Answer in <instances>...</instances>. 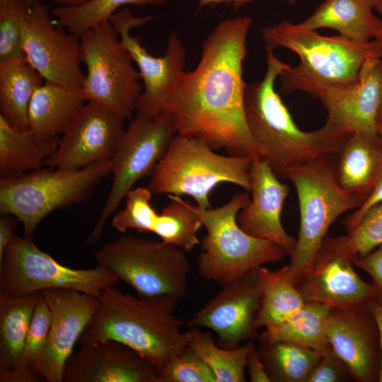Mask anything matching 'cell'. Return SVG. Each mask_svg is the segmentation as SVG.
<instances>
[{
    "label": "cell",
    "mask_w": 382,
    "mask_h": 382,
    "mask_svg": "<svg viewBox=\"0 0 382 382\" xmlns=\"http://www.w3.org/2000/svg\"><path fill=\"white\" fill-rule=\"evenodd\" d=\"M376 39H378L381 42V43L382 45V28H381V33H380L379 36ZM380 125H382V107H381L380 114H379V116H378V126Z\"/></svg>",
    "instance_id": "f907efd6"
},
{
    "label": "cell",
    "mask_w": 382,
    "mask_h": 382,
    "mask_svg": "<svg viewBox=\"0 0 382 382\" xmlns=\"http://www.w3.org/2000/svg\"><path fill=\"white\" fill-rule=\"evenodd\" d=\"M262 279L260 267L223 285V289L187 322L189 328L214 331L220 346L235 349L258 336L255 321L261 305Z\"/></svg>",
    "instance_id": "9a60e30c"
},
{
    "label": "cell",
    "mask_w": 382,
    "mask_h": 382,
    "mask_svg": "<svg viewBox=\"0 0 382 382\" xmlns=\"http://www.w3.org/2000/svg\"><path fill=\"white\" fill-rule=\"evenodd\" d=\"M246 367H248L250 381L270 382L272 381L265 366L255 347L250 352Z\"/></svg>",
    "instance_id": "7bdbcfd3"
},
{
    "label": "cell",
    "mask_w": 382,
    "mask_h": 382,
    "mask_svg": "<svg viewBox=\"0 0 382 382\" xmlns=\"http://www.w3.org/2000/svg\"><path fill=\"white\" fill-rule=\"evenodd\" d=\"M61 6L78 7L89 3L92 0H51Z\"/></svg>",
    "instance_id": "c3c4849f"
},
{
    "label": "cell",
    "mask_w": 382,
    "mask_h": 382,
    "mask_svg": "<svg viewBox=\"0 0 382 382\" xmlns=\"http://www.w3.org/2000/svg\"><path fill=\"white\" fill-rule=\"evenodd\" d=\"M329 156L286 170L283 178L295 187L300 225L294 253L285 266L296 285L311 270L331 224L344 212L359 208V195L343 189L337 182Z\"/></svg>",
    "instance_id": "5b68a950"
},
{
    "label": "cell",
    "mask_w": 382,
    "mask_h": 382,
    "mask_svg": "<svg viewBox=\"0 0 382 382\" xmlns=\"http://www.w3.org/2000/svg\"><path fill=\"white\" fill-rule=\"evenodd\" d=\"M258 352L272 381L306 382L321 354L284 341H269L261 337Z\"/></svg>",
    "instance_id": "1f68e13d"
},
{
    "label": "cell",
    "mask_w": 382,
    "mask_h": 382,
    "mask_svg": "<svg viewBox=\"0 0 382 382\" xmlns=\"http://www.w3.org/2000/svg\"><path fill=\"white\" fill-rule=\"evenodd\" d=\"M41 379L35 371L19 367L0 373V382H37Z\"/></svg>",
    "instance_id": "f6af8a7d"
},
{
    "label": "cell",
    "mask_w": 382,
    "mask_h": 382,
    "mask_svg": "<svg viewBox=\"0 0 382 382\" xmlns=\"http://www.w3.org/2000/svg\"><path fill=\"white\" fill-rule=\"evenodd\" d=\"M321 102L327 122L342 132L378 138L382 107V59H367L358 79L349 84H315L305 91Z\"/></svg>",
    "instance_id": "4fadbf2b"
},
{
    "label": "cell",
    "mask_w": 382,
    "mask_h": 382,
    "mask_svg": "<svg viewBox=\"0 0 382 382\" xmlns=\"http://www.w3.org/2000/svg\"><path fill=\"white\" fill-rule=\"evenodd\" d=\"M368 305L376 320L379 332L381 347V371L378 382H382V305L379 304L375 300L371 301Z\"/></svg>",
    "instance_id": "bcb514c9"
},
{
    "label": "cell",
    "mask_w": 382,
    "mask_h": 382,
    "mask_svg": "<svg viewBox=\"0 0 382 382\" xmlns=\"http://www.w3.org/2000/svg\"><path fill=\"white\" fill-rule=\"evenodd\" d=\"M263 78L247 84L244 105L250 132L279 178L289 168L335 154L349 135L329 122L313 131L301 129L276 91L275 82L291 65L267 47Z\"/></svg>",
    "instance_id": "7a4b0ae2"
},
{
    "label": "cell",
    "mask_w": 382,
    "mask_h": 382,
    "mask_svg": "<svg viewBox=\"0 0 382 382\" xmlns=\"http://www.w3.org/2000/svg\"><path fill=\"white\" fill-rule=\"evenodd\" d=\"M41 292L12 296L0 292V373L16 368Z\"/></svg>",
    "instance_id": "83f0119b"
},
{
    "label": "cell",
    "mask_w": 382,
    "mask_h": 382,
    "mask_svg": "<svg viewBox=\"0 0 382 382\" xmlns=\"http://www.w3.org/2000/svg\"><path fill=\"white\" fill-rule=\"evenodd\" d=\"M30 11L22 0H0V62L26 59L23 30Z\"/></svg>",
    "instance_id": "d590c367"
},
{
    "label": "cell",
    "mask_w": 382,
    "mask_h": 382,
    "mask_svg": "<svg viewBox=\"0 0 382 382\" xmlns=\"http://www.w3.org/2000/svg\"><path fill=\"white\" fill-rule=\"evenodd\" d=\"M152 16L137 17L124 8L109 18L121 42L137 65L144 83L142 93L137 103L138 112L150 117L161 113L165 99L170 90L185 71L186 50L175 32L169 36L166 52L162 57H154L142 46L140 39L131 35L132 28L139 27Z\"/></svg>",
    "instance_id": "5bb4252c"
},
{
    "label": "cell",
    "mask_w": 382,
    "mask_h": 382,
    "mask_svg": "<svg viewBox=\"0 0 382 382\" xmlns=\"http://www.w3.org/2000/svg\"><path fill=\"white\" fill-rule=\"evenodd\" d=\"M62 382H160L159 370L130 347L107 340L80 345L64 369Z\"/></svg>",
    "instance_id": "ffe728a7"
},
{
    "label": "cell",
    "mask_w": 382,
    "mask_h": 382,
    "mask_svg": "<svg viewBox=\"0 0 382 382\" xmlns=\"http://www.w3.org/2000/svg\"><path fill=\"white\" fill-rule=\"evenodd\" d=\"M85 98L82 88L45 81L34 91L28 108V129L35 136L59 137L66 130Z\"/></svg>",
    "instance_id": "603a6c76"
},
{
    "label": "cell",
    "mask_w": 382,
    "mask_h": 382,
    "mask_svg": "<svg viewBox=\"0 0 382 382\" xmlns=\"http://www.w3.org/2000/svg\"><path fill=\"white\" fill-rule=\"evenodd\" d=\"M98 310L81 335L80 345L107 340L136 351L158 370L187 346L175 314L178 299L168 296L135 297L112 286L104 289Z\"/></svg>",
    "instance_id": "3957f363"
},
{
    "label": "cell",
    "mask_w": 382,
    "mask_h": 382,
    "mask_svg": "<svg viewBox=\"0 0 382 382\" xmlns=\"http://www.w3.org/2000/svg\"><path fill=\"white\" fill-rule=\"evenodd\" d=\"M178 133L173 119L165 114L150 117L139 112L125 129L110 159L112 186L98 221L86 243L96 244L105 224L135 183L154 169Z\"/></svg>",
    "instance_id": "7c38bea8"
},
{
    "label": "cell",
    "mask_w": 382,
    "mask_h": 382,
    "mask_svg": "<svg viewBox=\"0 0 382 382\" xmlns=\"http://www.w3.org/2000/svg\"><path fill=\"white\" fill-rule=\"evenodd\" d=\"M373 9L370 0H325L299 23L315 30L332 29L346 38L367 42L377 38L382 28V18Z\"/></svg>",
    "instance_id": "d4e9b609"
},
{
    "label": "cell",
    "mask_w": 382,
    "mask_h": 382,
    "mask_svg": "<svg viewBox=\"0 0 382 382\" xmlns=\"http://www.w3.org/2000/svg\"><path fill=\"white\" fill-rule=\"evenodd\" d=\"M52 315L45 347L35 365L47 382H62L64 366L98 307V298L74 289L41 291Z\"/></svg>",
    "instance_id": "ac0fdd59"
},
{
    "label": "cell",
    "mask_w": 382,
    "mask_h": 382,
    "mask_svg": "<svg viewBox=\"0 0 382 382\" xmlns=\"http://www.w3.org/2000/svg\"><path fill=\"white\" fill-rule=\"evenodd\" d=\"M111 173L110 161L81 169H38L0 180V212L16 217L24 236L33 237L37 226L57 209L82 202Z\"/></svg>",
    "instance_id": "ba28073f"
},
{
    "label": "cell",
    "mask_w": 382,
    "mask_h": 382,
    "mask_svg": "<svg viewBox=\"0 0 382 382\" xmlns=\"http://www.w3.org/2000/svg\"><path fill=\"white\" fill-rule=\"evenodd\" d=\"M44 81L26 59L0 62V117L16 129L29 131L30 102Z\"/></svg>",
    "instance_id": "484cf974"
},
{
    "label": "cell",
    "mask_w": 382,
    "mask_h": 382,
    "mask_svg": "<svg viewBox=\"0 0 382 382\" xmlns=\"http://www.w3.org/2000/svg\"><path fill=\"white\" fill-rule=\"evenodd\" d=\"M382 202V165L374 187L364 203L351 214L346 216L342 224L346 227L358 220L364 214L375 205Z\"/></svg>",
    "instance_id": "b9f144b4"
},
{
    "label": "cell",
    "mask_w": 382,
    "mask_h": 382,
    "mask_svg": "<svg viewBox=\"0 0 382 382\" xmlns=\"http://www.w3.org/2000/svg\"><path fill=\"white\" fill-rule=\"evenodd\" d=\"M173 0H92L78 6H59L50 9L57 25L69 33L81 36L101 22L108 20L117 10L126 5L161 4Z\"/></svg>",
    "instance_id": "e575fe53"
},
{
    "label": "cell",
    "mask_w": 382,
    "mask_h": 382,
    "mask_svg": "<svg viewBox=\"0 0 382 382\" xmlns=\"http://www.w3.org/2000/svg\"><path fill=\"white\" fill-rule=\"evenodd\" d=\"M352 260L322 243L309 272L296 285L306 303L332 308L366 305L374 299L373 284L364 281Z\"/></svg>",
    "instance_id": "44dd1931"
},
{
    "label": "cell",
    "mask_w": 382,
    "mask_h": 382,
    "mask_svg": "<svg viewBox=\"0 0 382 382\" xmlns=\"http://www.w3.org/2000/svg\"><path fill=\"white\" fill-rule=\"evenodd\" d=\"M253 23L248 16L220 22L202 45L197 67L184 71L163 103L161 113L170 117L178 133L204 141L228 155L262 158L245 113L243 62Z\"/></svg>",
    "instance_id": "6da1fadb"
},
{
    "label": "cell",
    "mask_w": 382,
    "mask_h": 382,
    "mask_svg": "<svg viewBox=\"0 0 382 382\" xmlns=\"http://www.w3.org/2000/svg\"><path fill=\"white\" fill-rule=\"evenodd\" d=\"M335 175L345 190L367 199L382 165V141L359 134H349L335 154Z\"/></svg>",
    "instance_id": "cb8c5ba5"
},
{
    "label": "cell",
    "mask_w": 382,
    "mask_h": 382,
    "mask_svg": "<svg viewBox=\"0 0 382 382\" xmlns=\"http://www.w3.org/2000/svg\"><path fill=\"white\" fill-rule=\"evenodd\" d=\"M352 262L371 277L375 288L374 300L382 305V244L364 256L354 257Z\"/></svg>",
    "instance_id": "60d3db41"
},
{
    "label": "cell",
    "mask_w": 382,
    "mask_h": 382,
    "mask_svg": "<svg viewBox=\"0 0 382 382\" xmlns=\"http://www.w3.org/2000/svg\"><path fill=\"white\" fill-rule=\"evenodd\" d=\"M262 296L255 327L277 325L299 311L306 302L296 285L289 278L286 267L272 271L260 267Z\"/></svg>",
    "instance_id": "f546056e"
},
{
    "label": "cell",
    "mask_w": 382,
    "mask_h": 382,
    "mask_svg": "<svg viewBox=\"0 0 382 382\" xmlns=\"http://www.w3.org/2000/svg\"><path fill=\"white\" fill-rule=\"evenodd\" d=\"M188 346L193 349L211 368L216 382H245V369L250 352L255 348L253 341L235 349H226L215 344L212 335L199 328L185 332Z\"/></svg>",
    "instance_id": "4dcf8cb0"
},
{
    "label": "cell",
    "mask_w": 382,
    "mask_h": 382,
    "mask_svg": "<svg viewBox=\"0 0 382 382\" xmlns=\"http://www.w3.org/2000/svg\"><path fill=\"white\" fill-rule=\"evenodd\" d=\"M285 2H286L289 5H294L299 0H284Z\"/></svg>",
    "instance_id": "db71d44e"
},
{
    "label": "cell",
    "mask_w": 382,
    "mask_h": 382,
    "mask_svg": "<svg viewBox=\"0 0 382 382\" xmlns=\"http://www.w3.org/2000/svg\"><path fill=\"white\" fill-rule=\"evenodd\" d=\"M378 136L380 137V139L382 141V125H380L378 126Z\"/></svg>",
    "instance_id": "f5cc1de1"
},
{
    "label": "cell",
    "mask_w": 382,
    "mask_h": 382,
    "mask_svg": "<svg viewBox=\"0 0 382 382\" xmlns=\"http://www.w3.org/2000/svg\"><path fill=\"white\" fill-rule=\"evenodd\" d=\"M125 121L99 103L83 104L45 166L75 170L110 161L125 131Z\"/></svg>",
    "instance_id": "e0dca14e"
},
{
    "label": "cell",
    "mask_w": 382,
    "mask_h": 382,
    "mask_svg": "<svg viewBox=\"0 0 382 382\" xmlns=\"http://www.w3.org/2000/svg\"><path fill=\"white\" fill-rule=\"evenodd\" d=\"M59 137L42 139L30 131L13 127L0 117L1 177L38 170L57 150Z\"/></svg>",
    "instance_id": "4316f807"
},
{
    "label": "cell",
    "mask_w": 382,
    "mask_h": 382,
    "mask_svg": "<svg viewBox=\"0 0 382 382\" xmlns=\"http://www.w3.org/2000/svg\"><path fill=\"white\" fill-rule=\"evenodd\" d=\"M26 4H28L29 6L33 5L35 2H42L44 0H22Z\"/></svg>",
    "instance_id": "816d5d0a"
},
{
    "label": "cell",
    "mask_w": 382,
    "mask_h": 382,
    "mask_svg": "<svg viewBox=\"0 0 382 382\" xmlns=\"http://www.w3.org/2000/svg\"><path fill=\"white\" fill-rule=\"evenodd\" d=\"M255 0H198L197 11H199L205 6L210 5H216L219 4H231L235 10L250 4Z\"/></svg>",
    "instance_id": "7dc6e473"
},
{
    "label": "cell",
    "mask_w": 382,
    "mask_h": 382,
    "mask_svg": "<svg viewBox=\"0 0 382 382\" xmlns=\"http://www.w3.org/2000/svg\"><path fill=\"white\" fill-rule=\"evenodd\" d=\"M97 265L132 286L141 297L187 292L191 266L185 251L168 243L123 235L94 253Z\"/></svg>",
    "instance_id": "9c48e42d"
},
{
    "label": "cell",
    "mask_w": 382,
    "mask_h": 382,
    "mask_svg": "<svg viewBox=\"0 0 382 382\" xmlns=\"http://www.w3.org/2000/svg\"><path fill=\"white\" fill-rule=\"evenodd\" d=\"M374 8L382 16V0H370Z\"/></svg>",
    "instance_id": "681fc988"
},
{
    "label": "cell",
    "mask_w": 382,
    "mask_h": 382,
    "mask_svg": "<svg viewBox=\"0 0 382 382\" xmlns=\"http://www.w3.org/2000/svg\"><path fill=\"white\" fill-rule=\"evenodd\" d=\"M252 161L219 154L202 140L177 133L151 173L148 187L152 194L188 195L198 207L209 209V195L221 183L250 192Z\"/></svg>",
    "instance_id": "8992f818"
},
{
    "label": "cell",
    "mask_w": 382,
    "mask_h": 382,
    "mask_svg": "<svg viewBox=\"0 0 382 382\" xmlns=\"http://www.w3.org/2000/svg\"><path fill=\"white\" fill-rule=\"evenodd\" d=\"M352 379L347 365L333 349L323 354L306 382H341Z\"/></svg>",
    "instance_id": "ab89813d"
},
{
    "label": "cell",
    "mask_w": 382,
    "mask_h": 382,
    "mask_svg": "<svg viewBox=\"0 0 382 382\" xmlns=\"http://www.w3.org/2000/svg\"><path fill=\"white\" fill-rule=\"evenodd\" d=\"M331 308L318 303H306L286 320L265 328L261 337L269 341H284L308 347L323 355L332 349L327 336Z\"/></svg>",
    "instance_id": "f1b7e54d"
},
{
    "label": "cell",
    "mask_w": 382,
    "mask_h": 382,
    "mask_svg": "<svg viewBox=\"0 0 382 382\" xmlns=\"http://www.w3.org/2000/svg\"><path fill=\"white\" fill-rule=\"evenodd\" d=\"M250 181V199L238 212V224L247 233L277 243L290 257L296 248V239L286 232L281 221L290 187L279 180L262 158L252 161Z\"/></svg>",
    "instance_id": "7402d4cb"
},
{
    "label": "cell",
    "mask_w": 382,
    "mask_h": 382,
    "mask_svg": "<svg viewBox=\"0 0 382 382\" xmlns=\"http://www.w3.org/2000/svg\"><path fill=\"white\" fill-rule=\"evenodd\" d=\"M265 47L291 50L299 63L290 66L279 79L284 94L306 91L315 84H349L358 79L364 62L382 57L378 39L359 42L342 35L325 36L316 30L282 21L261 30Z\"/></svg>",
    "instance_id": "277c9868"
},
{
    "label": "cell",
    "mask_w": 382,
    "mask_h": 382,
    "mask_svg": "<svg viewBox=\"0 0 382 382\" xmlns=\"http://www.w3.org/2000/svg\"><path fill=\"white\" fill-rule=\"evenodd\" d=\"M119 279L107 269H74L41 250L33 237L15 236L0 259V292L28 295L54 288L74 289L98 298Z\"/></svg>",
    "instance_id": "8fae6325"
},
{
    "label": "cell",
    "mask_w": 382,
    "mask_h": 382,
    "mask_svg": "<svg viewBox=\"0 0 382 382\" xmlns=\"http://www.w3.org/2000/svg\"><path fill=\"white\" fill-rule=\"evenodd\" d=\"M80 49L86 68L81 87L85 100L130 120L143 91L141 76L109 19L81 35Z\"/></svg>",
    "instance_id": "30bf717a"
},
{
    "label": "cell",
    "mask_w": 382,
    "mask_h": 382,
    "mask_svg": "<svg viewBox=\"0 0 382 382\" xmlns=\"http://www.w3.org/2000/svg\"><path fill=\"white\" fill-rule=\"evenodd\" d=\"M345 228L346 235L326 236L323 243L352 260L369 253L382 244V202Z\"/></svg>",
    "instance_id": "836d02e7"
},
{
    "label": "cell",
    "mask_w": 382,
    "mask_h": 382,
    "mask_svg": "<svg viewBox=\"0 0 382 382\" xmlns=\"http://www.w3.org/2000/svg\"><path fill=\"white\" fill-rule=\"evenodd\" d=\"M368 304L331 308L327 323L332 349L357 382H378L381 371L379 332Z\"/></svg>",
    "instance_id": "d6986e66"
},
{
    "label": "cell",
    "mask_w": 382,
    "mask_h": 382,
    "mask_svg": "<svg viewBox=\"0 0 382 382\" xmlns=\"http://www.w3.org/2000/svg\"><path fill=\"white\" fill-rule=\"evenodd\" d=\"M151 195L148 187H139L128 192L125 208L112 218V227L122 233L129 229L139 233H152L158 214L150 204Z\"/></svg>",
    "instance_id": "8d00e7d4"
},
{
    "label": "cell",
    "mask_w": 382,
    "mask_h": 382,
    "mask_svg": "<svg viewBox=\"0 0 382 382\" xmlns=\"http://www.w3.org/2000/svg\"><path fill=\"white\" fill-rule=\"evenodd\" d=\"M51 320V311L42 295L35 307L23 349L16 367L32 370L36 373L35 365L45 347Z\"/></svg>",
    "instance_id": "f35d334b"
},
{
    "label": "cell",
    "mask_w": 382,
    "mask_h": 382,
    "mask_svg": "<svg viewBox=\"0 0 382 382\" xmlns=\"http://www.w3.org/2000/svg\"><path fill=\"white\" fill-rule=\"evenodd\" d=\"M168 197L170 202L158 214L152 233L163 242L189 252L199 244L197 233L202 226L201 219L195 204L180 196Z\"/></svg>",
    "instance_id": "d6a6232c"
},
{
    "label": "cell",
    "mask_w": 382,
    "mask_h": 382,
    "mask_svg": "<svg viewBox=\"0 0 382 382\" xmlns=\"http://www.w3.org/2000/svg\"><path fill=\"white\" fill-rule=\"evenodd\" d=\"M18 221L16 217L9 214H2L0 218V259L16 236L15 231Z\"/></svg>",
    "instance_id": "ee69618b"
},
{
    "label": "cell",
    "mask_w": 382,
    "mask_h": 382,
    "mask_svg": "<svg viewBox=\"0 0 382 382\" xmlns=\"http://www.w3.org/2000/svg\"><path fill=\"white\" fill-rule=\"evenodd\" d=\"M159 378L160 382H216L211 368L188 345L159 369Z\"/></svg>",
    "instance_id": "74e56055"
},
{
    "label": "cell",
    "mask_w": 382,
    "mask_h": 382,
    "mask_svg": "<svg viewBox=\"0 0 382 382\" xmlns=\"http://www.w3.org/2000/svg\"><path fill=\"white\" fill-rule=\"evenodd\" d=\"M50 15L42 2L30 6L23 30L25 59L45 81L81 88L80 36L54 26Z\"/></svg>",
    "instance_id": "2e32d148"
},
{
    "label": "cell",
    "mask_w": 382,
    "mask_h": 382,
    "mask_svg": "<svg viewBox=\"0 0 382 382\" xmlns=\"http://www.w3.org/2000/svg\"><path fill=\"white\" fill-rule=\"evenodd\" d=\"M248 193H236L216 208L195 204L207 231L197 260L202 278L223 286L256 267L282 261L288 255L277 243L254 237L240 227L237 216L250 202Z\"/></svg>",
    "instance_id": "52a82bcc"
}]
</instances>
